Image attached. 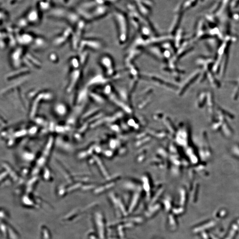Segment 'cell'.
Here are the masks:
<instances>
[{
    "instance_id": "1",
    "label": "cell",
    "mask_w": 239,
    "mask_h": 239,
    "mask_svg": "<svg viewBox=\"0 0 239 239\" xmlns=\"http://www.w3.org/2000/svg\"><path fill=\"white\" fill-rule=\"evenodd\" d=\"M90 46L92 48L94 49H98L100 47V44L97 41H93V40H86L84 41L81 43V46L82 45Z\"/></svg>"
}]
</instances>
